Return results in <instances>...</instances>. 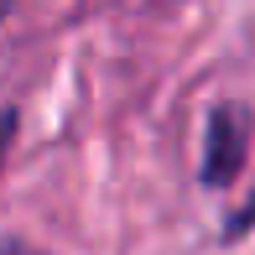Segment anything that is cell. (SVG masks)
<instances>
[{"mask_svg": "<svg viewBox=\"0 0 255 255\" xmlns=\"http://www.w3.org/2000/svg\"><path fill=\"white\" fill-rule=\"evenodd\" d=\"M245 135H250V115L240 104H214L203 120V182L208 188H224L240 177L245 167Z\"/></svg>", "mask_w": 255, "mask_h": 255, "instance_id": "1", "label": "cell"}, {"mask_svg": "<svg viewBox=\"0 0 255 255\" xmlns=\"http://www.w3.org/2000/svg\"><path fill=\"white\" fill-rule=\"evenodd\" d=\"M250 229H255V193H250V203L240 208L235 219H229V229H224V235H229V240H240V235H250Z\"/></svg>", "mask_w": 255, "mask_h": 255, "instance_id": "2", "label": "cell"}, {"mask_svg": "<svg viewBox=\"0 0 255 255\" xmlns=\"http://www.w3.org/2000/svg\"><path fill=\"white\" fill-rule=\"evenodd\" d=\"M10 125H16V115H10V110H0V151H5V135H10Z\"/></svg>", "mask_w": 255, "mask_h": 255, "instance_id": "3", "label": "cell"}, {"mask_svg": "<svg viewBox=\"0 0 255 255\" xmlns=\"http://www.w3.org/2000/svg\"><path fill=\"white\" fill-rule=\"evenodd\" d=\"M0 255H42V250H31V245H16V240H10V245H0Z\"/></svg>", "mask_w": 255, "mask_h": 255, "instance_id": "4", "label": "cell"}, {"mask_svg": "<svg viewBox=\"0 0 255 255\" xmlns=\"http://www.w3.org/2000/svg\"><path fill=\"white\" fill-rule=\"evenodd\" d=\"M0 16H5V0H0Z\"/></svg>", "mask_w": 255, "mask_h": 255, "instance_id": "5", "label": "cell"}]
</instances>
